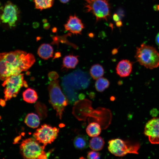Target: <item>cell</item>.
<instances>
[{
  "label": "cell",
  "instance_id": "1",
  "mask_svg": "<svg viewBox=\"0 0 159 159\" xmlns=\"http://www.w3.org/2000/svg\"><path fill=\"white\" fill-rule=\"evenodd\" d=\"M34 56L30 53L17 50L0 53V80H4L30 68L35 62Z\"/></svg>",
  "mask_w": 159,
  "mask_h": 159
},
{
  "label": "cell",
  "instance_id": "11",
  "mask_svg": "<svg viewBox=\"0 0 159 159\" xmlns=\"http://www.w3.org/2000/svg\"><path fill=\"white\" fill-rule=\"evenodd\" d=\"M65 30L74 34H80L84 28L82 21L75 15L70 16L64 25Z\"/></svg>",
  "mask_w": 159,
  "mask_h": 159
},
{
  "label": "cell",
  "instance_id": "17",
  "mask_svg": "<svg viewBox=\"0 0 159 159\" xmlns=\"http://www.w3.org/2000/svg\"><path fill=\"white\" fill-rule=\"evenodd\" d=\"M105 144L104 140L101 137H93L90 140L89 146L90 148L95 151H100L103 148Z\"/></svg>",
  "mask_w": 159,
  "mask_h": 159
},
{
  "label": "cell",
  "instance_id": "23",
  "mask_svg": "<svg viewBox=\"0 0 159 159\" xmlns=\"http://www.w3.org/2000/svg\"><path fill=\"white\" fill-rule=\"evenodd\" d=\"M36 109L37 113L39 114L42 111L41 116L42 117H45L47 115V109L45 106L38 102L36 104Z\"/></svg>",
  "mask_w": 159,
  "mask_h": 159
},
{
  "label": "cell",
  "instance_id": "18",
  "mask_svg": "<svg viewBox=\"0 0 159 159\" xmlns=\"http://www.w3.org/2000/svg\"><path fill=\"white\" fill-rule=\"evenodd\" d=\"M22 96L24 100L30 103L35 102L38 98L36 92L34 89L30 88L25 90L23 93Z\"/></svg>",
  "mask_w": 159,
  "mask_h": 159
},
{
  "label": "cell",
  "instance_id": "12",
  "mask_svg": "<svg viewBox=\"0 0 159 159\" xmlns=\"http://www.w3.org/2000/svg\"><path fill=\"white\" fill-rule=\"evenodd\" d=\"M132 63L127 59H123L117 64L116 70L117 74L120 77H127L130 74L132 70Z\"/></svg>",
  "mask_w": 159,
  "mask_h": 159
},
{
  "label": "cell",
  "instance_id": "10",
  "mask_svg": "<svg viewBox=\"0 0 159 159\" xmlns=\"http://www.w3.org/2000/svg\"><path fill=\"white\" fill-rule=\"evenodd\" d=\"M144 133L152 144H159V118H152L147 123Z\"/></svg>",
  "mask_w": 159,
  "mask_h": 159
},
{
  "label": "cell",
  "instance_id": "22",
  "mask_svg": "<svg viewBox=\"0 0 159 159\" xmlns=\"http://www.w3.org/2000/svg\"><path fill=\"white\" fill-rule=\"evenodd\" d=\"M109 85V80L106 78L101 77L96 80L95 86L97 91L102 92L107 88Z\"/></svg>",
  "mask_w": 159,
  "mask_h": 159
},
{
  "label": "cell",
  "instance_id": "25",
  "mask_svg": "<svg viewBox=\"0 0 159 159\" xmlns=\"http://www.w3.org/2000/svg\"><path fill=\"white\" fill-rule=\"evenodd\" d=\"M6 101L5 100H3V99L0 100V105L2 107H4L5 106L6 104Z\"/></svg>",
  "mask_w": 159,
  "mask_h": 159
},
{
  "label": "cell",
  "instance_id": "27",
  "mask_svg": "<svg viewBox=\"0 0 159 159\" xmlns=\"http://www.w3.org/2000/svg\"><path fill=\"white\" fill-rule=\"evenodd\" d=\"M113 18L114 20L116 21H118L119 20V18L118 16L116 14H114L113 16Z\"/></svg>",
  "mask_w": 159,
  "mask_h": 159
},
{
  "label": "cell",
  "instance_id": "9",
  "mask_svg": "<svg viewBox=\"0 0 159 159\" xmlns=\"http://www.w3.org/2000/svg\"><path fill=\"white\" fill-rule=\"evenodd\" d=\"M59 130L56 127L44 124L36 130L33 136L39 143L45 146L54 141L58 136Z\"/></svg>",
  "mask_w": 159,
  "mask_h": 159
},
{
  "label": "cell",
  "instance_id": "8",
  "mask_svg": "<svg viewBox=\"0 0 159 159\" xmlns=\"http://www.w3.org/2000/svg\"><path fill=\"white\" fill-rule=\"evenodd\" d=\"M4 81L2 85L5 88L4 92L6 101L16 97L23 87H28L22 74L10 76Z\"/></svg>",
  "mask_w": 159,
  "mask_h": 159
},
{
  "label": "cell",
  "instance_id": "24",
  "mask_svg": "<svg viewBox=\"0 0 159 159\" xmlns=\"http://www.w3.org/2000/svg\"><path fill=\"white\" fill-rule=\"evenodd\" d=\"M87 158L89 159H97L100 158V154L98 152L90 151L88 152Z\"/></svg>",
  "mask_w": 159,
  "mask_h": 159
},
{
  "label": "cell",
  "instance_id": "19",
  "mask_svg": "<svg viewBox=\"0 0 159 159\" xmlns=\"http://www.w3.org/2000/svg\"><path fill=\"white\" fill-rule=\"evenodd\" d=\"M100 125L96 122H92L89 124L86 128V132L89 136L93 137L98 136L101 132Z\"/></svg>",
  "mask_w": 159,
  "mask_h": 159
},
{
  "label": "cell",
  "instance_id": "14",
  "mask_svg": "<svg viewBox=\"0 0 159 159\" xmlns=\"http://www.w3.org/2000/svg\"><path fill=\"white\" fill-rule=\"evenodd\" d=\"M73 144L77 149L81 150H84L89 145L88 137L86 135H79L75 138Z\"/></svg>",
  "mask_w": 159,
  "mask_h": 159
},
{
  "label": "cell",
  "instance_id": "16",
  "mask_svg": "<svg viewBox=\"0 0 159 159\" xmlns=\"http://www.w3.org/2000/svg\"><path fill=\"white\" fill-rule=\"evenodd\" d=\"M24 122L29 127L33 128L37 127L40 124V119L38 116L35 113L28 114L26 117Z\"/></svg>",
  "mask_w": 159,
  "mask_h": 159
},
{
  "label": "cell",
  "instance_id": "2",
  "mask_svg": "<svg viewBox=\"0 0 159 159\" xmlns=\"http://www.w3.org/2000/svg\"><path fill=\"white\" fill-rule=\"evenodd\" d=\"M135 58L141 65L153 69L159 67V52L154 47L144 43L136 48Z\"/></svg>",
  "mask_w": 159,
  "mask_h": 159
},
{
  "label": "cell",
  "instance_id": "28",
  "mask_svg": "<svg viewBox=\"0 0 159 159\" xmlns=\"http://www.w3.org/2000/svg\"><path fill=\"white\" fill-rule=\"evenodd\" d=\"M59 1L63 4H66L68 2L69 0H59Z\"/></svg>",
  "mask_w": 159,
  "mask_h": 159
},
{
  "label": "cell",
  "instance_id": "6",
  "mask_svg": "<svg viewBox=\"0 0 159 159\" xmlns=\"http://www.w3.org/2000/svg\"><path fill=\"white\" fill-rule=\"evenodd\" d=\"M20 11L17 6L10 1L0 8V24L11 29L15 27L19 18Z\"/></svg>",
  "mask_w": 159,
  "mask_h": 159
},
{
  "label": "cell",
  "instance_id": "13",
  "mask_svg": "<svg viewBox=\"0 0 159 159\" xmlns=\"http://www.w3.org/2000/svg\"><path fill=\"white\" fill-rule=\"evenodd\" d=\"M38 54L42 58L47 59L53 57V47L48 44H43L39 47Z\"/></svg>",
  "mask_w": 159,
  "mask_h": 159
},
{
  "label": "cell",
  "instance_id": "7",
  "mask_svg": "<svg viewBox=\"0 0 159 159\" xmlns=\"http://www.w3.org/2000/svg\"><path fill=\"white\" fill-rule=\"evenodd\" d=\"M108 149L114 155L122 157L128 154H138L140 145L119 138L112 139L108 142Z\"/></svg>",
  "mask_w": 159,
  "mask_h": 159
},
{
  "label": "cell",
  "instance_id": "21",
  "mask_svg": "<svg viewBox=\"0 0 159 159\" xmlns=\"http://www.w3.org/2000/svg\"><path fill=\"white\" fill-rule=\"evenodd\" d=\"M54 0H34L35 8L42 11L51 7Z\"/></svg>",
  "mask_w": 159,
  "mask_h": 159
},
{
  "label": "cell",
  "instance_id": "20",
  "mask_svg": "<svg viewBox=\"0 0 159 159\" xmlns=\"http://www.w3.org/2000/svg\"><path fill=\"white\" fill-rule=\"evenodd\" d=\"M104 69L101 65L96 64L92 65L91 67L90 73L92 78L95 80L102 77L104 75Z\"/></svg>",
  "mask_w": 159,
  "mask_h": 159
},
{
  "label": "cell",
  "instance_id": "26",
  "mask_svg": "<svg viewBox=\"0 0 159 159\" xmlns=\"http://www.w3.org/2000/svg\"><path fill=\"white\" fill-rule=\"evenodd\" d=\"M155 41L156 44L159 47V32L156 37Z\"/></svg>",
  "mask_w": 159,
  "mask_h": 159
},
{
  "label": "cell",
  "instance_id": "3",
  "mask_svg": "<svg viewBox=\"0 0 159 159\" xmlns=\"http://www.w3.org/2000/svg\"><path fill=\"white\" fill-rule=\"evenodd\" d=\"M48 85L49 102L56 112L57 115L61 119L68 101L62 92L57 79L50 80Z\"/></svg>",
  "mask_w": 159,
  "mask_h": 159
},
{
  "label": "cell",
  "instance_id": "4",
  "mask_svg": "<svg viewBox=\"0 0 159 159\" xmlns=\"http://www.w3.org/2000/svg\"><path fill=\"white\" fill-rule=\"evenodd\" d=\"M35 139L28 138L24 140L20 146V153L23 157L28 159H43L47 158L44 149Z\"/></svg>",
  "mask_w": 159,
  "mask_h": 159
},
{
  "label": "cell",
  "instance_id": "15",
  "mask_svg": "<svg viewBox=\"0 0 159 159\" xmlns=\"http://www.w3.org/2000/svg\"><path fill=\"white\" fill-rule=\"evenodd\" d=\"M78 57L72 55L65 56L63 59V67L67 69L74 68L79 62Z\"/></svg>",
  "mask_w": 159,
  "mask_h": 159
},
{
  "label": "cell",
  "instance_id": "5",
  "mask_svg": "<svg viewBox=\"0 0 159 159\" xmlns=\"http://www.w3.org/2000/svg\"><path fill=\"white\" fill-rule=\"evenodd\" d=\"M84 9L91 13L97 21H107L110 16V6L108 0H85Z\"/></svg>",
  "mask_w": 159,
  "mask_h": 159
}]
</instances>
